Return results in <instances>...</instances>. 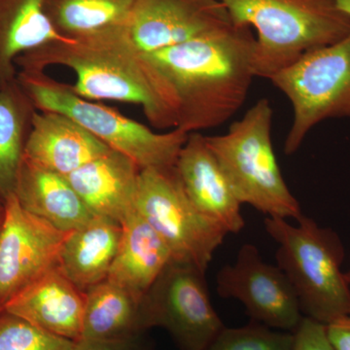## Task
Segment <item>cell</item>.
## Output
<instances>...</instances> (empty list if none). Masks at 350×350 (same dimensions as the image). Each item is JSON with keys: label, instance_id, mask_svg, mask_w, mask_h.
I'll list each match as a JSON object with an SVG mask.
<instances>
[{"label": "cell", "instance_id": "obj_20", "mask_svg": "<svg viewBox=\"0 0 350 350\" xmlns=\"http://www.w3.org/2000/svg\"><path fill=\"white\" fill-rule=\"evenodd\" d=\"M46 0H0V87L17 79L16 59L54 42H69L46 13Z\"/></svg>", "mask_w": 350, "mask_h": 350}, {"label": "cell", "instance_id": "obj_4", "mask_svg": "<svg viewBox=\"0 0 350 350\" xmlns=\"http://www.w3.org/2000/svg\"><path fill=\"white\" fill-rule=\"evenodd\" d=\"M297 222L267 217L264 224L278 243V266L293 286L301 314L327 326L350 315V286L342 271L344 243L333 229L308 216Z\"/></svg>", "mask_w": 350, "mask_h": 350}, {"label": "cell", "instance_id": "obj_21", "mask_svg": "<svg viewBox=\"0 0 350 350\" xmlns=\"http://www.w3.org/2000/svg\"><path fill=\"white\" fill-rule=\"evenodd\" d=\"M142 300L109 280L85 293V312L80 338H120L148 332Z\"/></svg>", "mask_w": 350, "mask_h": 350}, {"label": "cell", "instance_id": "obj_6", "mask_svg": "<svg viewBox=\"0 0 350 350\" xmlns=\"http://www.w3.org/2000/svg\"><path fill=\"white\" fill-rule=\"evenodd\" d=\"M273 109L261 98L224 135L207 137L213 152L241 204H250L269 217L304 215L298 200L288 188L271 140Z\"/></svg>", "mask_w": 350, "mask_h": 350}, {"label": "cell", "instance_id": "obj_2", "mask_svg": "<svg viewBox=\"0 0 350 350\" xmlns=\"http://www.w3.org/2000/svg\"><path fill=\"white\" fill-rule=\"evenodd\" d=\"M57 66L75 72L71 88L82 98L139 105L156 128L176 126L172 88L120 25L69 42L47 44L16 59L18 71H45Z\"/></svg>", "mask_w": 350, "mask_h": 350}, {"label": "cell", "instance_id": "obj_22", "mask_svg": "<svg viewBox=\"0 0 350 350\" xmlns=\"http://www.w3.org/2000/svg\"><path fill=\"white\" fill-rule=\"evenodd\" d=\"M36 108L18 79L0 87V200L15 195Z\"/></svg>", "mask_w": 350, "mask_h": 350}, {"label": "cell", "instance_id": "obj_14", "mask_svg": "<svg viewBox=\"0 0 350 350\" xmlns=\"http://www.w3.org/2000/svg\"><path fill=\"white\" fill-rule=\"evenodd\" d=\"M110 150L107 145L66 115L36 110L24 160L40 169L68 176Z\"/></svg>", "mask_w": 350, "mask_h": 350}, {"label": "cell", "instance_id": "obj_19", "mask_svg": "<svg viewBox=\"0 0 350 350\" xmlns=\"http://www.w3.org/2000/svg\"><path fill=\"white\" fill-rule=\"evenodd\" d=\"M121 236V223L94 216L86 225L68 232L59 255V269L86 293L107 280Z\"/></svg>", "mask_w": 350, "mask_h": 350}, {"label": "cell", "instance_id": "obj_1", "mask_svg": "<svg viewBox=\"0 0 350 350\" xmlns=\"http://www.w3.org/2000/svg\"><path fill=\"white\" fill-rule=\"evenodd\" d=\"M255 38L234 24L145 54L174 92L175 129L200 133L223 125L243 107L253 78Z\"/></svg>", "mask_w": 350, "mask_h": 350}, {"label": "cell", "instance_id": "obj_8", "mask_svg": "<svg viewBox=\"0 0 350 350\" xmlns=\"http://www.w3.org/2000/svg\"><path fill=\"white\" fill-rule=\"evenodd\" d=\"M135 211L167 243L172 259L204 271L228 234L190 202L174 167L142 170Z\"/></svg>", "mask_w": 350, "mask_h": 350}, {"label": "cell", "instance_id": "obj_24", "mask_svg": "<svg viewBox=\"0 0 350 350\" xmlns=\"http://www.w3.org/2000/svg\"><path fill=\"white\" fill-rule=\"evenodd\" d=\"M206 350H294V335L251 320L236 328L225 326Z\"/></svg>", "mask_w": 350, "mask_h": 350}, {"label": "cell", "instance_id": "obj_9", "mask_svg": "<svg viewBox=\"0 0 350 350\" xmlns=\"http://www.w3.org/2000/svg\"><path fill=\"white\" fill-rule=\"evenodd\" d=\"M204 275L193 265L172 259L142 300L149 330L165 329L179 350H206L225 328Z\"/></svg>", "mask_w": 350, "mask_h": 350}, {"label": "cell", "instance_id": "obj_29", "mask_svg": "<svg viewBox=\"0 0 350 350\" xmlns=\"http://www.w3.org/2000/svg\"><path fill=\"white\" fill-rule=\"evenodd\" d=\"M338 7L350 17V0H336Z\"/></svg>", "mask_w": 350, "mask_h": 350}, {"label": "cell", "instance_id": "obj_12", "mask_svg": "<svg viewBox=\"0 0 350 350\" xmlns=\"http://www.w3.org/2000/svg\"><path fill=\"white\" fill-rule=\"evenodd\" d=\"M230 24L216 0H137L121 29L137 50L150 54Z\"/></svg>", "mask_w": 350, "mask_h": 350}, {"label": "cell", "instance_id": "obj_10", "mask_svg": "<svg viewBox=\"0 0 350 350\" xmlns=\"http://www.w3.org/2000/svg\"><path fill=\"white\" fill-rule=\"evenodd\" d=\"M0 225V310L44 273L59 266L68 232L25 211L15 195L4 202Z\"/></svg>", "mask_w": 350, "mask_h": 350}, {"label": "cell", "instance_id": "obj_3", "mask_svg": "<svg viewBox=\"0 0 350 350\" xmlns=\"http://www.w3.org/2000/svg\"><path fill=\"white\" fill-rule=\"evenodd\" d=\"M237 27L254 29L256 77L271 79L306 53L344 38L350 17L336 0H216Z\"/></svg>", "mask_w": 350, "mask_h": 350}, {"label": "cell", "instance_id": "obj_32", "mask_svg": "<svg viewBox=\"0 0 350 350\" xmlns=\"http://www.w3.org/2000/svg\"><path fill=\"white\" fill-rule=\"evenodd\" d=\"M0 312H2V310H0Z\"/></svg>", "mask_w": 350, "mask_h": 350}, {"label": "cell", "instance_id": "obj_18", "mask_svg": "<svg viewBox=\"0 0 350 350\" xmlns=\"http://www.w3.org/2000/svg\"><path fill=\"white\" fill-rule=\"evenodd\" d=\"M15 196L25 211L62 232L75 231L96 216L66 176L25 160Z\"/></svg>", "mask_w": 350, "mask_h": 350}, {"label": "cell", "instance_id": "obj_5", "mask_svg": "<svg viewBox=\"0 0 350 350\" xmlns=\"http://www.w3.org/2000/svg\"><path fill=\"white\" fill-rule=\"evenodd\" d=\"M17 79L36 109L66 115L140 170L174 169L187 140L189 133L178 129L156 133L117 110L86 100L45 71L19 70Z\"/></svg>", "mask_w": 350, "mask_h": 350}, {"label": "cell", "instance_id": "obj_13", "mask_svg": "<svg viewBox=\"0 0 350 350\" xmlns=\"http://www.w3.org/2000/svg\"><path fill=\"white\" fill-rule=\"evenodd\" d=\"M174 172L188 199L202 215L228 234H238L243 229V204L209 148L206 135L189 133L177 157Z\"/></svg>", "mask_w": 350, "mask_h": 350}, {"label": "cell", "instance_id": "obj_11", "mask_svg": "<svg viewBox=\"0 0 350 350\" xmlns=\"http://www.w3.org/2000/svg\"><path fill=\"white\" fill-rule=\"evenodd\" d=\"M216 284L219 296L241 301L251 320L269 328L293 333L303 319L286 275L280 267L262 261L253 244L239 248L234 264L218 271Z\"/></svg>", "mask_w": 350, "mask_h": 350}, {"label": "cell", "instance_id": "obj_31", "mask_svg": "<svg viewBox=\"0 0 350 350\" xmlns=\"http://www.w3.org/2000/svg\"><path fill=\"white\" fill-rule=\"evenodd\" d=\"M345 280H347V283H349V285L350 286V269L349 271H347V273H345Z\"/></svg>", "mask_w": 350, "mask_h": 350}, {"label": "cell", "instance_id": "obj_15", "mask_svg": "<svg viewBox=\"0 0 350 350\" xmlns=\"http://www.w3.org/2000/svg\"><path fill=\"white\" fill-rule=\"evenodd\" d=\"M4 310L75 342L82 335L85 293L57 266L23 290L7 304Z\"/></svg>", "mask_w": 350, "mask_h": 350}, {"label": "cell", "instance_id": "obj_27", "mask_svg": "<svg viewBox=\"0 0 350 350\" xmlns=\"http://www.w3.org/2000/svg\"><path fill=\"white\" fill-rule=\"evenodd\" d=\"M294 350H337L327 336L326 326L303 317L293 332Z\"/></svg>", "mask_w": 350, "mask_h": 350}, {"label": "cell", "instance_id": "obj_7", "mask_svg": "<svg viewBox=\"0 0 350 350\" xmlns=\"http://www.w3.org/2000/svg\"><path fill=\"white\" fill-rule=\"evenodd\" d=\"M269 81L286 96L293 110L284 142V153L290 156L322 122L350 118V32L306 53Z\"/></svg>", "mask_w": 350, "mask_h": 350}, {"label": "cell", "instance_id": "obj_26", "mask_svg": "<svg viewBox=\"0 0 350 350\" xmlns=\"http://www.w3.org/2000/svg\"><path fill=\"white\" fill-rule=\"evenodd\" d=\"M71 350H155L147 333L120 338H79Z\"/></svg>", "mask_w": 350, "mask_h": 350}, {"label": "cell", "instance_id": "obj_17", "mask_svg": "<svg viewBox=\"0 0 350 350\" xmlns=\"http://www.w3.org/2000/svg\"><path fill=\"white\" fill-rule=\"evenodd\" d=\"M122 236L107 280L130 292L138 300L172 260L169 246L137 211L121 223Z\"/></svg>", "mask_w": 350, "mask_h": 350}, {"label": "cell", "instance_id": "obj_28", "mask_svg": "<svg viewBox=\"0 0 350 350\" xmlns=\"http://www.w3.org/2000/svg\"><path fill=\"white\" fill-rule=\"evenodd\" d=\"M327 336L337 350H350V315L326 326Z\"/></svg>", "mask_w": 350, "mask_h": 350}, {"label": "cell", "instance_id": "obj_16", "mask_svg": "<svg viewBox=\"0 0 350 350\" xmlns=\"http://www.w3.org/2000/svg\"><path fill=\"white\" fill-rule=\"evenodd\" d=\"M140 167L114 150L66 176L96 216L122 223L135 211Z\"/></svg>", "mask_w": 350, "mask_h": 350}, {"label": "cell", "instance_id": "obj_25", "mask_svg": "<svg viewBox=\"0 0 350 350\" xmlns=\"http://www.w3.org/2000/svg\"><path fill=\"white\" fill-rule=\"evenodd\" d=\"M75 342L34 325L19 315L0 312V350H71Z\"/></svg>", "mask_w": 350, "mask_h": 350}, {"label": "cell", "instance_id": "obj_23", "mask_svg": "<svg viewBox=\"0 0 350 350\" xmlns=\"http://www.w3.org/2000/svg\"><path fill=\"white\" fill-rule=\"evenodd\" d=\"M137 0H46V13L59 33L79 38L123 24Z\"/></svg>", "mask_w": 350, "mask_h": 350}, {"label": "cell", "instance_id": "obj_30", "mask_svg": "<svg viewBox=\"0 0 350 350\" xmlns=\"http://www.w3.org/2000/svg\"><path fill=\"white\" fill-rule=\"evenodd\" d=\"M4 213H5V206H4V202L0 200V225H1L2 221H3Z\"/></svg>", "mask_w": 350, "mask_h": 350}]
</instances>
